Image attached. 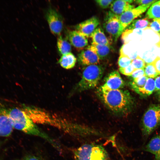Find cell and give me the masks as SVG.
Masks as SVG:
<instances>
[{
  "label": "cell",
  "instance_id": "obj_26",
  "mask_svg": "<svg viewBox=\"0 0 160 160\" xmlns=\"http://www.w3.org/2000/svg\"><path fill=\"white\" fill-rule=\"evenodd\" d=\"M131 64L135 69H144L146 65L143 59L138 55L132 60Z\"/></svg>",
  "mask_w": 160,
  "mask_h": 160
},
{
  "label": "cell",
  "instance_id": "obj_25",
  "mask_svg": "<svg viewBox=\"0 0 160 160\" xmlns=\"http://www.w3.org/2000/svg\"><path fill=\"white\" fill-rule=\"evenodd\" d=\"M132 60L126 56L120 55L118 62L119 68H124L127 67L131 64Z\"/></svg>",
  "mask_w": 160,
  "mask_h": 160
},
{
  "label": "cell",
  "instance_id": "obj_7",
  "mask_svg": "<svg viewBox=\"0 0 160 160\" xmlns=\"http://www.w3.org/2000/svg\"><path fill=\"white\" fill-rule=\"evenodd\" d=\"M45 17L52 32L56 35H60L63 25L61 15L55 9L50 8L46 11Z\"/></svg>",
  "mask_w": 160,
  "mask_h": 160
},
{
  "label": "cell",
  "instance_id": "obj_3",
  "mask_svg": "<svg viewBox=\"0 0 160 160\" xmlns=\"http://www.w3.org/2000/svg\"><path fill=\"white\" fill-rule=\"evenodd\" d=\"M104 71L101 65L87 66L83 71L81 79L75 87L74 91L81 92L95 88L101 79Z\"/></svg>",
  "mask_w": 160,
  "mask_h": 160
},
{
  "label": "cell",
  "instance_id": "obj_37",
  "mask_svg": "<svg viewBox=\"0 0 160 160\" xmlns=\"http://www.w3.org/2000/svg\"><path fill=\"white\" fill-rule=\"evenodd\" d=\"M157 46H158L159 47H160V42L158 43Z\"/></svg>",
  "mask_w": 160,
  "mask_h": 160
},
{
  "label": "cell",
  "instance_id": "obj_29",
  "mask_svg": "<svg viewBox=\"0 0 160 160\" xmlns=\"http://www.w3.org/2000/svg\"><path fill=\"white\" fill-rule=\"evenodd\" d=\"M145 75L144 69H135L130 76L133 80Z\"/></svg>",
  "mask_w": 160,
  "mask_h": 160
},
{
  "label": "cell",
  "instance_id": "obj_14",
  "mask_svg": "<svg viewBox=\"0 0 160 160\" xmlns=\"http://www.w3.org/2000/svg\"><path fill=\"white\" fill-rule=\"evenodd\" d=\"M92 42L91 44L110 46L109 40L105 36L104 32L100 27H97L90 36Z\"/></svg>",
  "mask_w": 160,
  "mask_h": 160
},
{
  "label": "cell",
  "instance_id": "obj_19",
  "mask_svg": "<svg viewBox=\"0 0 160 160\" xmlns=\"http://www.w3.org/2000/svg\"><path fill=\"white\" fill-rule=\"evenodd\" d=\"M155 89V80L153 78H148L144 87L137 90L136 92L143 96L150 95Z\"/></svg>",
  "mask_w": 160,
  "mask_h": 160
},
{
  "label": "cell",
  "instance_id": "obj_35",
  "mask_svg": "<svg viewBox=\"0 0 160 160\" xmlns=\"http://www.w3.org/2000/svg\"><path fill=\"white\" fill-rule=\"evenodd\" d=\"M154 160H160V152L158 154L155 156Z\"/></svg>",
  "mask_w": 160,
  "mask_h": 160
},
{
  "label": "cell",
  "instance_id": "obj_1",
  "mask_svg": "<svg viewBox=\"0 0 160 160\" xmlns=\"http://www.w3.org/2000/svg\"><path fill=\"white\" fill-rule=\"evenodd\" d=\"M1 115L9 119L13 128L26 134L41 137L52 144L56 148L59 146L45 133L40 130L23 109L15 108L1 110Z\"/></svg>",
  "mask_w": 160,
  "mask_h": 160
},
{
  "label": "cell",
  "instance_id": "obj_11",
  "mask_svg": "<svg viewBox=\"0 0 160 160\" xmlns=\"http://www.w3.org/2000/svg\"><path fill=\"white\" fill-rule=\"evenodd\" d=\"M100 59L98 56L89 49L82 50L78 55V60L83 65L89 66L98 64Z\"/></svg>",
  "mask_w": 160,
  "mask_h": 160
},
{
  "label": "cell",
  "instance_id": "obj_33",
  "mask_svg": "<svg viewBox=\"0 0 160 160\" xmlns=\"http://www.w3.org/2000/svg\"><path fill=\"white\" fill-rule=\"evenodd\" d=\"M157 72L160 74V57H157L152 62Z\"/></svg>",
  "mask_w": 160,
  "mask_h": 160
},
{
  "label": "cell",
  "instance_id": "obj_27",
  "mask_svg": "<svg viewBox=\"0 0 160 160\" xmlns=\"http://www.w3.org/2000/svg\"><path fill=\"white\" fill-rule=\"evenodd\" d=\"M149 27L160 34V18L153 19L150 23Z\"/></svg>",
  "mask_w": 160,
  "mask_h": 160
},
{
  "label": "cell",
  "instance_id": "obj_6",
  "mask_svg": "<svg viewBox=\"0 0 160 160\" xmlns=\"http://www.w3.org/2000/svg\"><path fill=\"white\" fill-rule=\"evenodd\" d=\"M103 27L106 31L116 41L124 30L119 19V16L109 11L105 17Z\"/></svg>",
  "mask_w": 160,
  "mask_h": 160
},
{
  "label": "cell",
  "instance_id": "obj_24",
  "mask_svg": "<svg viewBox=\"0 0 160 160\" xmlns=\"http://www.w3.org/2000/svg\"><path fill=\"white\" fill-rule=\"evenodd\" d=\"M144 69L145 75L147 77L154 78L159 74L152 63L146 64Z\"/></svg>",
  "mask_w": 160,
  "mask_h": 160
},
{
  "label": "cell",
  "instance_id": "obj_5",
  "mask_svg": "<svg viewBox=\"0 0 160 160\" xmlns=\"http://www.w3.org/2000/svg\"><path fill=\"white\" fill-rule=\"evenodd\" d=\"M160 126V105H152L144 113L142 119L141 131L144 140Z\"/></svg>",
  "mask_w": 160,
  "mask_h": 160
},
{
  "label": "cell",
  "instance_id": "obj_13",
  "mask_svg": "<svg viewBox=\"0 0 160 160\" xmlns=\"http://www.w3.org/2000/svg\"><path fill=\"white\" fill-rule=\"evenodd\" d=\"M134 8V6L123 0L113 1L110 6L111 12L119 16L125 12Z\"/></svg>",
  "mask_w": 160,
  "mask_h": 160
},
{
  "label": "cell",
  "instance_id": "obj_8",
  "mask_svg": "<svg viewBox=\"0 0 160 160\" xmlns=\"http://www.w3.org/2000/svg\"><path fill=\"white\" fill-rule=\"evenodd\" d=\"M124 82L117 71L110 73L105 79L104 84L100 88L105 90L119 89L124 86Z\"/></svg>",
  "mask_w": 160,
  "mask_h": 160
},
{
  "label": "cell",
  "instance_id": "obj_36",
  "mask_svg": "<svg viewBox=\"0 0 160 160\" xmlns=\"http://www.w3.org/2000/svg\"><path fill=\"white\" fill-rule=\"evenodd\" d=\"M125 1H126L129 4H130L133 2V1H134V0H125Z\"/></svg>",
  "mask_w": 160,
  "mask_h": 160
},
{
  "label": "cell",
  "instance_id": "obj_20",
  "mask_svg": "<svg viewBox=\"0 0 160 160\" xmlns=\"http://www.w3.org/2000/svg\"><path fill=\"white\" fill-rule=\"evenodd\" d=\"M57 46L59 52L62 55L70 52L71 50V44L61 36L57 39Z\"/></svg>",
  "mask_w": 160,
  "mask_h": 160
},
{
  "label": "cell",
  "instance_id": "obj_31",
  "mask_svg": "<svg viewBox=\"0 0 160 160\" xmlns=\"http://www.w3.org/2000/svg\"><path fill=\"white\" fill-rule=\"evenodd\" d=\"M155 90L156 92L159 100H160V74L158 75L155 80Z\"/></svg>",
  "mask_w": 160,
  "mask_h": 160
},
{
  "label": "cell",
  "instance_id": "obj_4",
  "mask_svg": "<svg viewBox=\"0 0 160 160\" xmlns=\"http://www.w3.org/2000/svg\"><path fill=\"white\" fill-rule=\"evenodd\" d=\"M73 153L75 160H110L105 148L95 143L84 144L74 149Z\"/></svg>",
  "mask_w": 160,
  "mask_h": 160
},
{
  "label": "cell",
  "instance_id": "obj_10",
  "mask_svg": "<svg viewBox=\"0 0 160 160\" xmlns=\"http://www.w3.org/2000/svg\"><path fill=\"white\" fill-rule=\"evenodd\" d=\"M99 23L98 18L93 16L79 23L76 28V31L88 38L97 27Z\"/></svg>",
  "mask_w": 160,
  "mask_h": 160
},
{
  "label": "cell",
  "instance_id": "obj_23",
  "mask_svg": "<svg viewBox=\"0 0 160 160\" xmlns=\"http://www.w3.org/2000/svg\"><path fill=\"white\" fill-rule=\"evenodd\" d=\"M148 78L145 75L142 77L133 79V81L130 82V85L135 92L144 87Z\"/></svg>",
  "mask_w": 160,
  "mask_h": 160
},
{
  "label": "cell",
  "instance_id": "obj_30",
  "mask_svg": "<svg viewBox=\"0 0 160 160\" xmlns=\"http://www.w3.org/2000/svg\"><path fill=\"white\" fill-rule=\"evenodd\" d=\"M95 1L101 8L106 9L111 5L113 0H96Z\"/></svg>",
  "mask_w": 160,
  "mask_h": 160
},
{
  "label": "cell",
  "instance_id": "obj_18",
  "mask_svg": "<svg viewBox=\"0 0 160 160\" xmlns=\"http://www.w3.org/2000/svg\"><path fill=\"white\" fill-rule=\"evenodd\" d=\"M76 59L74 55L69 52L62 55L59 60L58 63L60 65L65 69H70L73 68L76 62Z\"/></svg>",
  "mask_w": 160,
  "mask_h": 160
},
{
  "label": "cell",
  "instance_id": "obj_17",
  "mask_svg": "<svg viewBox=\"0 0 160 160\" xmlns=\"http://www.w3.org/2000/svg\"><path fill=\"white\" fill-rule=\"evenodd\" d=\"M13 127L8 118L0 115V136L7 137L12 132Z\"/></svg>",
  "mask_w": 160,
  "mask_h": 160
},
{
  "label": "cell",
  "instance_id": "obj_15",
  "mask_svg": "<svg viewBox=\"0 0 160 160\" xmlns=\"http://www.w3.org/2000/svg\"><path fill=\"white\" fill-rule=\"evenodd\" d=\"M92 51L99 57L100 60H103L109 54L110 46L91 44L87 48Z\"/></svg>",
  "mask_w": 160,
  "mask_h": 160
},
{
  "label": "cell",
  "instance_id": "obj_2",
  "mask_svg": "<svg viewBox=\"0 0 160 160\" xmlns=\"http://www.w3.org/2000/svg\"><path fill=\"white\" fill-rule=\"evenodd\" d=\"M97 92L105 106L115 114L124 115L131 108L132 99L129 92L127 90L120 89L105 90L100 87Z\"/></svg>",
  "mask_w": 160,
  "mask_h": 160
},
{
  "label": "cell",
  "instance_id": "obj_9",
  "mask_svg": "<svg viewBox=\"0 0 160 160\" xmlns=\"http://www.w3.org/2000/svg\"><path fill=\"white\" fill-rule=\"evenodd\" d=\"M149 7L140 5L136 8L125 12L120 15L119 19L124 31L134 19L144 12Z\"/></svg>",
  "mask_w": 160,
  "mask_h": 160
},
{
  "label": "cell",
  "instance_id": "obj_34",
  "mask_svg": "<svg viewBox=\"0 0 160 160\" xmlns=\"http://www.w3.org/2000/svg\"><path fill=\"white\" fill-rule=\"evenodd\" d=\"M23 160H40L37 157L33 155H28L25 157Z\"/></svg>",
  "mask_w": 160,
  "mask_h": 160
},
{
  "label": "cell",
  "instance_id": "obj_32",
  "mask_svg": "<svg viewBox=\"0 0 160 160\" xmlns=\"http://www.w3.org/2000/svg\"><path fill=\"white\" fill-rule=\"evenodd\" d=\"M135 1L136 3L140 5L150 7L153 3L157 1V0H138Z\"/></svg>",
  "mask_w": 160,
  "mask_h": 160
},
{
  "label": "cell",
  "instance_id": "obj_28",
  "mask_svg": "<svg viewBox=\"0 0 160 160\" xmlns=\"http://www.w3.org/2000/svg\"><path fill=\"white\" fill-rule=\"evenodd\" d=\"M135 70L131 63L129 65L125 68H119V71L121 73L129 76L132 74Z\"/></svg>",
  "mask_w": 160,
  "mask_h": 160
},
{
  "label": "cell",
  "instance_id": "obj_21",
  "mask_svg": "<svg viewBox=\"0 0 160 160\" xmlns=\"http://www.w3.org/2000/svg\"><path fill=\"white\" fill-rule=\"evenodd\" d=\"M145 17L147 19L160 18V0L154 3L151 6Z\"/></svg>",
  "mask_w": 160,
  "mask_h": 160
},
{
  "label": "cell",
  "instance_id": "obj_22",
  "mask_svg": "<svg viewBox=\"0 0 160 160\" xmlns=\"http://www.w3.org/2000/svg\"><path fill=\"white\" fill-rule=\"evenodd\" d=\"M147 19L145 18L142 19L134 20L127 27L125 30L140 29L149 27L150 23Z\"/></svg>",
  "mask_w": 160,
  "mask_h": 160
},
{
  "label": "cell",
  "instance_id": "obj_16",
  "mask_svg": "<svg viewBox=\"0 0 160 160\" xmlns=\"http://www.w3.org/2000/svg\"><path fill=\"white\" fill-rule=\"evenodd\" d=\"M143 149L155 156L158 154L160 152V134L153 137Z\"/></svg>",
  "mask_w": 160,
  "mask_h": 160
},
{
  "label": "cell",
  "instance_id": "obj_12",
  "mask_svg": "<svg viewBox=\"0 0 160 160\" xmlns=\"http://www.w3.org/2000/svg\"><path fill=\"white\" fill-rule=\"evenodd\" d=\"M68 39L70 44L77 48L81 49L88 45L87 38L76 30L70 31Z\"/></svg>",
  "mask_w": 160,
  "mask_h": 160
}]
</instances>
